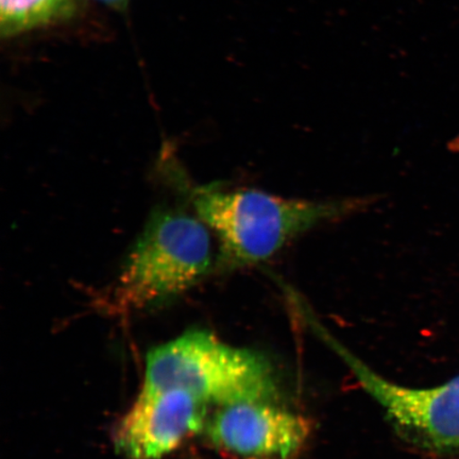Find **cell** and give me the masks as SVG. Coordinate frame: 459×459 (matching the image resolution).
Instances as JSON below:
<instances>
[{
  "label": "cell",
  "instance_id": "obj_3",
  "mask_svg": "<svg viewBox=\"0 0 459 459\" xmlns=\"http://www.w3.org/2000/svg\"><path fill=\"white\" fill-rule=\"evenodd\" d=\"M211 239L203 222L180 212H154L130 252L119 281L124 307H157L209 272Z\"/></svg>",
  "mask_w": 459,
  "mask_h": 459
},
{
  "label": "cell",
  "instance_id": "obj_7",
  "mask_svg": "<svg viewBox=\"0 0 459 459\" xmlns=\"http://www.w3.org/2000/svg\"><path fill=\"white\" fill-rule=\"evenodd\" d=\"M72 0H0L4 36L29 30L65 14Z\"/></svg>",
  "mask_w": 459,
  "mask_h": 459
},
{
  "label": "cell",
  "instance_id": "obj_6",
  "mask_svg": "<svg viewBox=\"0 0 459 459\" xmlns=\"http://www.w3.org/2000/svg\"><path fill=\"white\" fill-rule=\"evenodd\" d=\"M205 405L182 389H142L115 432L117 449L129 459H160L206 426Z\"/></svg>",
  "mask_w": 459,
  "mask_h": 459
},
{
  "label": "cell",
  "instance_id": "obj_1",
  "mask_svg": "<svg viewBox=\"0 0 459 459\" xmlns=\"http://www.w3.org/2000/svg\"><path fill=\"white\" fill-rule=\"evenodd\" d=\"M193 197L200 220L221 240V261L228 269L265 262L308 230L367 204L365 198L291 199L257 189L217 187L197 188Z\"/></svg>",
  "mask_w": 459,
  "mask_h": 459
},
{
  "label": "cell",
  "instance_id": "obj_5",
  "mask_svg": "<svg viewBox=\"0 0 459 459\" xmlns=\"http://www.w3.org/2000/svg\"><path fill=\"white\" fill-rule=\"evenodd\" d=\"M212 443L243 459H291L306 445V418L272 400L220 407L205 426Z\"/></svg>",
  "mask_w": 459,
  "mask_h": 459
},
{
  "label": "cell",
  "instance_id": "obj_8",
  "mask_svg": "<svg viewBox=\"0 0 459 459\" xmlns=\"http://www.w3.org/2000/svg\"><path fill=\"white\" fill-rule=\"evenodd\" d=\"M106 2L118 4L124 2V0H106Z\"/></svg>",
  "mask_w": 459,
  "mask_h": 459
},
{
  "label": "cell",
  "instance_id": "obj_4",
  "mask_svg": "<svg viewBox=\"0 0 459 459\" xmlns=\"http://www.w3.org/2000/svg\"><path fill=\"white\" fill-rule=\"evenodd\" d=\"M317 331L400 434L434 451H459V376L435 387L400 385L372 370L321 326Z\"/></svg>",
  "mask_w": 459,
  "mask_h": 459
},
{
  "label": "cell",
  "instance_id": "obj_2",
  "mask_svg": "<svg viewBox=\"0 0 459 459\" xmlns=\"http://www.w3.org/2000/svg\"><path fill=\"white\" fill-rule=\"evenodd\" d=\"M182 389L205 405L272 400V365L260 353L230 346L210 332L188 331L149 352L143 389Z\"/></svg>",
  "mask_w": 459,
  "mask_h": 459
}]
</instances>
